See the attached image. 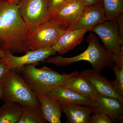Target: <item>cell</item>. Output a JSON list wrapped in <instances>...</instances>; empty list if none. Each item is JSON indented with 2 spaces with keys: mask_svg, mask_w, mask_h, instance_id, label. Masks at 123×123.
Instances as JSON below:
<instances>
[{
  "mask_svg": "<svg viewBox=\"0 0 123 123\" xmlns=\"http://www.w3.org/2000/svg\"><path fill=\"white\" fill-rule=\"evenodd\" d=\"M30 31L19 14L17 4L0 0V49L15 53L29 51L27 38Z\"/></svg>",
  "mask_w": 123,
  "mask_h": 123,
  "instance_id": "obj_1",
  "label": "cell"
},
{
  "mask_svg": "<svg viewBox=\"0 0 123 123\" xmlns=\"http://www.w3.org/2000/svg\"><path fill=\"white\" fill-rule=\"evenodd\" d=\"M86 41L89 44L88 48L80 55L70 57L58 55L50 57L46 60V62L58 67H64L77 62L87 61L92 65V70L98 74L107 67L112 69L115 65L113 54L99 43L97 35L90 34Z\"/></svg>",
  "mask_w": 123,
  "mask_h": 123,
  "instance_id": "obj_2",
  "label": "cell"
},
{
  "mask_svg": "<svg viewBox=\"0 0 123 123\" xmlns=\"http://www.w3.org/2000/svg\"><path fill=\"white\" fill-rule=\"evenodd\" d=\"M38 64L27 65L16 69L37 95L46 94L54 87L59 85L64 80L78 72L74 71L70 74H60L45 66L37 68L36 66Z\"/></svg>",
  "mask_w": 123,
  "mask_h": 123,
  "instance_id": "obj_3",
  "label": "cell"
},
{
  "mask_svg": "<svg viewBox=\"0 0 123 123\" xmlns=\"http://www.w3.org/2000/svg\"><path fill=\"white\" fill-rule=\"evenodd\" d=\"M3 88L1 99L5 102H15L21 105L40 108L37 96L29 87L20 73L10 69L0 81Z\"/></svg>",
  "mask_w": 123,
  "mask_h": 123,
  "instance_id": "obj_4",
  "label": "cell"
},
{
  "mask_svg": "<svg viewBox=\"0 0 123 123\" xmlns=\"http://www.w3.org/2000/svg\"><path fill=\"white\" fill-rule=\"evenodd\" d=\"M69 29L66 25L50 16L30 32L27 42L28 50L51 48L62 34Z\"/></svg>",
  "mask_w": 123,
  "mask_h": 123,
  "instance_id": "obj_5",
  "label": "cell"
},
{
  "mask_svg": "<svg viewBox=\"0 0 123 123\" xmlns=\"http://www.w3.org/2000/svg\"><path fill=\"white\" fill-rule=\"evenodd\" d=\"M19 14L30 32L50 17L48 0H20Z\"/></svg>",
  "mask_w": 123,
  "mask_h": 123,
  "instance_id": "obj_6",
  "label": "cell"
},
{
  "mask_svg": "<svg viewBox=\"0 0 123 123\" xmlns=\"http://www.w3.org/2000/svg\"><path fill=\"white\" fill-rule=\"evenodd\" d=\"M94 32L100 37L105 48L113 55L120 52L123 42L119 35L116 21L107 20L88 28L87 31Z\"/></svg>",
  "mask_w": 123,
  "mask_h": 123,
  "instance_id": "obj_7",
  "label": "cell"
},
{
  "mask_svg": "<svg viewBox=\"0 0 123 123\" xmlns=\"http://www.w3.org/2000/svg\"><path fill=\"white\" fill-rule=\"evenodd\" d=\"M88 6L82 0H67L56 7L50 16L72 29Z\"/></svg>",
  "mask_w": 123,
  "mask_h": 123,
  "instance_id": "obj_8",
  "label": "cell"
},
{
  "mask_svg": "<svg viewBox=\"0 0 123 123\" xmlns=\"http://www.w3.org/2000/svg\"><path fill=\"white\" fill-rule=\"evenodd\" d=\"M56 53L51 48H48L29 50L23 55L17 56L7 51L1 59L9 69H17L25 65L44 62L51 56L55 55Z\"/></svg>",
  "mask_w": 123,
  "mask_h": 123,
  "instance_id": "obj_9",
  "label": "cell"
},
{
  "mask_svg": "<svg viewBox=\"0 0 123 123\" xmlns=\"http://www.w3.org/2000/svg\"><path fill=\"white\" fill-rule=\"evenodd\" d=\"M96 103L94 112H101L110 117L112 122L122 121L123 120V103L118 99L106 97L98 93L91 96ZM93 112V113H94Z\"/></svg>",
  "mask_w": 123,
  "mask_h": 123,
  "instance_id": "obj_10",
  "label": "cell"
},
{
  "mask_svg": "<svg viewBox=\"0 0 123 123\" xmlns=\"http://www.w3.org/2000/svg\"><path fill=\"white\" fill-rule=\"evenodd\" d=\"M58 103L82 104L96 107L97 104L90 98L79 94L69 88L62 86H55L46 94Z\"/></svg>",
  "mask_w": 123,
  "mask_h": 123,
  "instance_id": "obj_11",
  "label": "cell"
},
{
  "mask_svg": "<svg viewBox=\"0 0 123 123\" xmlns=\"http://www.w3.org/2000/svg\"><path fill=\"white\" fill-rule=\"evenodd\" d=\"M87 29H68L62 34L51 48L60 55L67 53L81 43Z\"/></svg>",
  "mask_w": 123,
  "mask_h": 123,
  "instance_id": "obj_12",
  "label": "cell"
},
{
  "mask_svg": "<svg viewBox=\"0 0 123 123\" xmlns=\"http://www.w3.org/2000/svg\"><path fill=\"white\" fill-rule=\"evenodd\" d=\"M89 82L98 93L118 99L123 103V98L120 96L113 88L111 81L105 77L91 69H87L80 73Z\"/></svg>",
  "mask_w": 123,
  "mask_h": 123,
  "instance_id": "obj_13",
  "label": "cell"
},
{
  "mask_svg": "<svg viewBox=\"0 0 123 123\" xmlns=\"http://www.w3.org/2000/svg\"><path fill=\"white\" fill-rule=\"evenodd\" d=\"M108 20L102 6H88L72 29L88 28Z\"/></svg>",
  "mask_w": 123,
  "mask_h": 123,
  "instance_id": "obj_14",
  "label": "cell"
},
{
  "mask_svg": "<svg viewBox=\"0 0 123 123\" xmlns=\"http://www.w3.org/2000/svg\"><path fill=\"white\" fill-rule=\"evenodd\" d=\"M62 111L66 115L68 123H89L95 107L75 104H61Z\"/></svg>",
  "mask_w": 123,
  "mask_h": 123,
  "instance_id": "obj_15",
  "label": "cell"
},
{
  "mask_svg": "<svg viewBox=\"0 0 123 123\" xmlns=\"http://www.w3.org/2000/svg\"><path fill=\"white\" fill-rule=\"evenodd\" d=\"M42 114L47 122L61 123L62 111L61 105L46 95H37Z\"/></svg>",
  "mask_w": 123,
  "mask_h": 123,
  "instance_id": "obj_16",
  "label": "cell"
},
{
  "mask_svg": "<svg viewBox=\"0 0 123 123\" xmlns=\"http://www.w3.org/2000/svg\"><path fill=\"white\" fill-rule=\"evenodd\" d=\"M86 97L90 98L92 95L98 93L93 86L85 77L78 72L64 80L60 84Z\"/></svg>",
  "mask_w": 123,
  "mask_h": 123,
  "instance_id": "obj_17",
  "label": "cell"
},
{
  "mask_svg": "<svg viewBox=\"0 0 123 123\" xmlns=\"http://www.w3.org/2000/svg\"><path fill=\"white\" fill-rule=\"evenodd\" d=\"M22 105L15 102H5L0 107V123H18L21 115Z\"/></svg>",
  "mask_w": 123,
  "mask_h": 123,
  "instance_id": "obj_18",
  "label": "cell"
},
{
  "mask_svg": "<svg viewBox=\"0 0 123 123\" xmlns=\"http://www.w3.org/2000/svg\"><path fill=\"white\" fill-rule=\"evenodd\" d=\"M21 115L18 123H46L40 108L32 106L22 105Z\"/></svg>",
  "mask_w": 123,
  "mask_h": 123,
  "instance_id": "obj_19",
  "label": "cell"
},
{
  "mask_svg": "<svg viewBox=\"0 0 123 123\" xmlns=\"http://www.w3.org/2000/svg\"><path fill=\"white\" fill-rule=\"evenodd\" d=\"M108 20L115 21L123 13V0H102Z\"/></svg>",
  "mask_w": 123,
  "mask_h": 123,
  "instance_id": "obj_20",
  "label": "cell"
},
{
  "mask_svg": "<svg viewBox=\"0 0 123 123\" xmlns=\"http://www.w3.org/2000/svg\"><path fill=\"white\" fill-rule=\"evenodd\" d=\"M116 79L111 81V84L117 93L123 98V68L119 69L114 65L112 67Z\"/></svg>",
  "mask_w": 123,
  "mask_h": 123,
  "instance_id": "obj_21",
  "label": "cell"
},
{
  "mask_svg": "<svg viewBox=\"0 0 123 123\" xmlns=\"http://www.w3.org/2000/svg\"><path fill=\"white\" fill-rule=\"evenodd\" d=\"M91 116L89 123H113L109 116L101 112H94Z\"/></svg>",
  "mask_w": 123,
  "mask_h": 123,
  "instance_id": "obj_22",
  "label": "cell"
},
{
  "mask_svg": "<svg viewBox=\"0 0 123 123\" xmlns=\"http://www.w3.org/2000/svg\"><path fill=\"white\" fill-rule=\"evenodd\" d=\"M115 21L120 37L121 41L123 42V13L120 15Z\"/></svg>",
  "mask_w": 123,
  "mask_h": 123,
  "instance_id": "obj_23",
  "label": "cell"
},
{
  "mask_svg": "<svg viewBox=\"0 0 123 123\" xmlns=\"http://www.w3.org/2000/svg\"><path fill=\"white\" fill-rule=\"evenodd\" d=\"M66 0H48L49 9L50 15L56 7Z\"/></svg>",
  "mask_w": 123,
  "mask_h": 123,
  "instance_id": "obj_24",
  "label": "cell"
},
{
  "mask_svg": "<svg viewBox=\"0 0 123 123\" xmlns=\"http://www.w3.org/2000/svg\"><path fill=\"white\" fill-rule=\"evenodd\" d=\"M9 69L7 65L3 61L0 63V81L4 77Z\"/></svg>",
  "mask_w": 123,
  "mask_h": 123,
  "instance_id": "obj_25",
  "label": "cell"
},
{
  "mask_svg": "<svg viewBox=\"0 0 123 123\" xmlns=\"http://www.w3.org/2000/svg\"><path fill=\"white\" fill-rule=\"evenodd\" d=\"M82 0L88 6L98 5L103 6L102 0Z\"/></svg>",
  "mask_w": 123,
  "mask_h": 123,
  "instance_id": "obj_26",
  "label": "cell"
},
{
  "mask_svg": "<svg viewBox=\"0 0 123 123\" xmlns=\"http://www.w3.org/2000/svg\"><path fill=\"white\" fill-rule=\"evenodd\" d=\"M7 52V51L0 49V59H2L5 56Z\"/></svg>",
  "mask_w": 123,
  "mask_h": 123,
  "instance_id": "obj_27",
  "label": "cell"
},
{
  "mask_svg": "<svg viewBox=\"0 0 123 123\" xmlns=\"http://www.w3.org/2000/svg\"><path fill=\"white\" fill-rule=\"evenodd\" d=\"M3 90L2 85L1 82L0 81V100L1 99L2 95H3Z\"/></svg>",
  "mask_w": 123,
  "mask_h": 123,
  "instance_id": "obj_28",
  "label": "cell"
},
{
  "mask_svg": "<svg viewBox=\"0 0 123 123\" xmlns=\"http://www.w3.org/2000/svg\"><path fill=\"white\" fill-rule=\"evenodd\" d=\"M20 0H8L7 1L9 3L11 4H17L18 2Z\"/></svg>",
  "mask_w": 123,
  "mask_h": 123,
  "instance_id": "obj_29",
  "label": "cell"
},
{
  "mask_svg": "<svg viewBox=\"0 0 123 123\" xmlns=\"http://www.w3.org/2000/svg\"><path fill=\"white\" fill-rule=\"evenodd\" d=\"M2 61V60L1 59H0V63Z\"/></svg>",
  "mask_w": 123,
  "mask_h": 123,
  "instance_id": "obj_30",
  "label": "cell"
},
{
  "mask_svg": "<svg viewBox=\"0 0 123 123\" xmlns=\"http://www.w3.org/2000/svg\"><path fill=\"white\" fill-rule=\"evenodd\" d=\"M6 0V1H8V0Z\"/></svg>",
  "mask_w": 123,
  "mask_h": 123,
  "instance_id": "obj_31",
  "label": "cell"
}]
</instances>
